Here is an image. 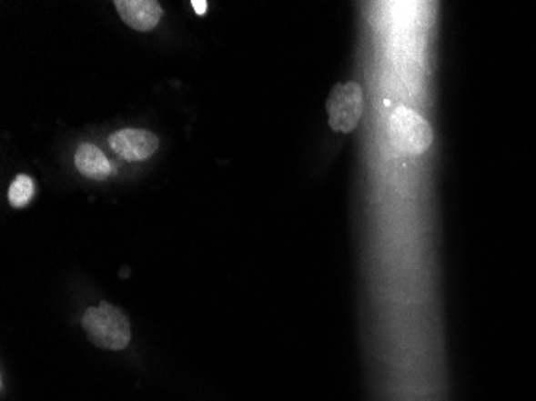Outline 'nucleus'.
Listing matches in <instances>:
<instances>
[{"label":"nucleus","mask_w":536,"mask_h":401,"mask_svg":"<svg viewBox=\"0 0 536 401\" xmlns=\"http://www.w3.org/2000/svg\"><path fill=\"white\" fill-rule=\"evenodd\" d=\"M115 5L121 20L138 33L153 31L163 18L157 0H116Z\"/></svg>","instance_id":"nucleus-5"},{"label":"nucleus","mask_w":536,"mask_h":401,"mask_svg":"<svg viewBox=\"0 0 536 401\" xmlns=\"http://www.w3.org/2000/svg\"><path fill=\"white\" fill-rule=\"evenodd\" d=\"M111 150L129 163L145 161L159 148V140L150 130L123 129L111 134L108 138Z\"/></svg>","instance_id":"nucleus-4"},{"label":"nucleus","mask_w":536,"mask_h":401,"mask_svg":"<svg viewBox=\"0 0 536 401\" xmlns=\"http://www.w3.org/2000/svg\"><path fill=\"white\" fill-rule=\"evenodd\" d=\"M191 7L195 8L197 15L203 16L206 10H207V2L206 0H191Z\"/></svg>","instance_id":"nucleus-8"},{"label":"nucleus","mask_w":536,"mask_h":401,"mask_svg":"<svg viewBox=\"0 0 536 401\" xmlns=\"http://www.w3.org/2000/svg\"><path fill=\"white\" fill-rule=\"evenodd\" d=\"M75 164L84 177L92 180H105L113 174V167L108 157L105 156L98 146L84 143L76 151Z\"/></svg>","instance_id":"nucleus-6"},{"label":"nucleus","mask_w":536,"mask_h":401,"mask_svg":"<svg viewBox=\"0 0 536 401\" xmlns=\"http://www.w3.org/2000/svg\"><path fill=\"white\" fill-rule=\"evenodd\" d=\"M35 184L33 178L26 174H20L15 177L8 188V203L15 209H21L29 205V201L35 196Z\"/></svg>","instance_id":"nucleus-7"},{"label":"nucleus","mask_w":536,"mask_h":401,"mask_svg":"<svg viewBox=\"0 0 536 401\" xmlns=\"http://www.w3.org/2000/svg\"><path fill=\"white\" fill-rule=\"evenodd\" d=\"M81 326L87 339L103 350L121 352L127 348L132 337L127 315L105 300L96 306H88L82 316Z\"/></svg>","instance_id":"nucleus-1"},{"label":"nucleus","mask_w":536,"mask_h":401,"mask_svg":"<svg viewBox=\"0 0 536 401\" xmlns=\"http://www.w3.org/2000/svg\"><path fill=\"white\" fill-rule=\"evenodd\" d=\"M326 111L331 129L350 134L357 129L363 115V94L357 82L336 84L326 100Z\"/></svg>","instance_id":"nucleus-3"},{"label":"nucleus","mask_w":536,"mask_h":401,"mask_svg":"<svg viewBox=\"0 0 536 401\" xmlns=\"http://www.w3.org/2000/svg\"><path fill=\"white\" fill-rule=\"evenodd\" d=\"M389 134L399 150L421 155L432 145L434 134L424 117L413 109L397 108L389 121Z\"/></svg>","instance_id":"nucleus-2"}]
</instances>
